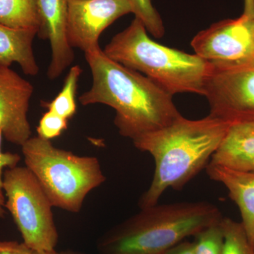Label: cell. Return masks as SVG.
I'll return each instance as SVG.
<instances>
[{
  "label": "cell",
  "mask_w": 254,
  "mask_h": 254,
  "mask_svg": "<svg viewBox=\"0 0 254 254\" xmlns=\"http://www.w3.org/2000/svg\"><path fill=\"white\" fill-rule=\"evenodd\" d=\"M93 85L79 97L82 105L103 104L116 115L120 135L132 141L168 126L181 116L170 95L155 82L110 59L100 48L85 53Z\"/></svg>",
  "instance_id": "6da1fadb"
},
{
  "label": "cell",
  "mask_w": 254,
  "mask_h": 254,
  "mask_svg": "<svg viewBox=\"0 0 254 254\" xmlns=\"http://www.w3.org/2000/svg\"><path fill=\"white\" fill-rule=\"evenodd\" d=\"M231 125L211 115L197 120L181 115L168 126L133 139L137 149L150 153L155 164L151 184L138 201L140 208L156 205L169 188L182 190L208 165Z\"/></svg>",
  "instance_id": "7a4b0ae2"
},
{
  "label": "cell",
  "mask_w": 254,
  "mask_h": 254,
  "mask_svg": "<svg viewBox=\"0 0 254 254\" xmlns=\"http://www.w3.org/2000/svg\"><path fill=\"white\" fill-rule=\"evenodd\" d=\"M208 202H179L141 208L105 234L100 254H160L222 220Z\"/></svg>",
  "instance_id": "3957f363"
},
{
  "label": "cell",
  "mask_w": 254,
  "mask_h": 254,
  "mask_svg": "<svg viewBox=\"0 0 254 254\" xmlns=\"http://www.w3.org/2000/svg\"><path fill=\"white\" fill-rule=\"evenodd\" d=\"M144 24L135 17L131 24L113 37L103 52L110 59L153 80L170 95L205 94L212 65L190 55L152 41Z\"/></svg>",
  "instance_id": "277c9868"
},
{
  "label": "cell",
  "mask_w": 254,
  "mask_h": 254,
  "mask_svg": "<svg viewBox=\"0 0 254 254\" xmlns=\"http://www.w3.org/2000/svg\"><path fill=\"white\" fill-rule=\"evenodd\" d=\"M21 150L26 168L53 206L62 210L80 212L87 195L106 180L98 158L60 149L38 136L25 142Z\"/></svg>",
  "instance_id": "5b68a950"
},
{
  "label": "cell",
  "mask_w": 254,
  "mask_h": 254,
  "mask_svg": "<svg viewBox=\"0 0 254 254\" xmlns=\"http://www.w3.org/2000/svg\"><path fill=\"white\" fill-rule=\"evenodd\" d=\"M5 209L11 214L23 242L35 252H51L58 245V232L53 205L29 169L14 167L3 174Z\"/></svg>",
  "instance_id": "8992f818"
},
{
  "label": "cell",
  "mask_w": 254,
  "mask_h": 254,
  "mask_svg": "<svg viewBox=\"0 0 254 254\" xmlns=\"http://www.w3.org/2000/svg\"><path fill=\"white\" fill-rule=\"evenodd\" d=\"M195 55L215 68L254 65V26L245 15L213 23L191 41Z\"/></svg>",
  "instance_id": "52a82bcc"
},
{
  "label": "cell",
  "mask_w": 254,
  "mask_h": 254,
  "mask_svg": "<svg viewBox=\"0 0 254 254\" xmlns=\"http://www.w3.org/2000/svg\"><path fill=\"white\" fill-rule=\"evenodd\" d=\"M204 96L210 105V115L231 125L254 121V65L212 66Z\"/></svg>",
  "instance_id": "ba28073f"
},
{
  "label": "cell",
  "mask_w": 254,
  "mask_h": 254,
  "mask_svg": "<svg viewBox=\"0 0 254 254\" xmlns=\"http://www.w3.org/2000/svg\"><path fill=\"white\" fill-rule=\"evenodd\" d=\"M128 13H132L130 0H68V44L84 53L100 48L102 33Z\"/></svg>",
  "instance_id": "9c48e42d"
},
{
  "label": "cell",
  "mask_w": 254,
  "mask_h": 254,
  "mask_svg": "<svg viewBox=\"0 0 254 254\" xmlns=\"http://www.w3.org/2000/svg\"><path fill=\"white\" fill-rule=\"evenodd\" d=\"M33 85L8 66L0 65V128L9 143L21 146L31 138L28 119Z\"/></svg>",
  "instance_id": "30bf717a"
},
{
  "label": "cell",
  "mask_w": 254,
  "mask_h": 254,
  "mask_svg": "<svg viewBox=\"0 0 254 254\" xmlns=\"http://www.w3.org/2000/svg\"><path fill=\"white\" fill-rule=\"evenodd\" d=\"M40 27L38 36L49 40L52 50L48 67L50 79L59 77L74 60L73 48L66 37L68 0H37Z\"/></svg>",
  "instance_id": "8fae6325"
},
{
  "label": "cell",
  "mask_w": 254,
  "mask_h": 254,
  "mask_svg": "<svg viewBox=\"0 0 254 254\" xmlns=\"http://www.w3.org/2000/svg\"><path fill=\"white\" fill-rule=\"evenodd\" d=\"M206 171L211 180L225 187L230 198L238 206L241 223L254 249V173L227 168L211 162L207 165Z\"/></svg>",
  "instance_id": "7c38bea8"
},
{
  "label": "cell",
  "mask_w": 254,
  "mask_h": 254,
  "mask_svg": "<svg viewBox=\"0 0 254 254\" xmlns=\"http://www.w3.org/2000/svg\"><path fill=\"white\" fill-rule=\"evenodd\" d=\"M210 162L254 173V121L232 125Z\"/></svg>",
  "instance_id": "4fadbf2b"
},
{
  "label": "cell",
  "mask_w": 254,
  "mask_h": 254,
  "mask_svg": "<svg viewBox=\"0 0 254 254\" xmlns=\"http://www.w3.org/2000/svg\"><path fill=\"white\" fill-rule=\"evenodd\" d=\"M37 35V30L14 29L0 23V65L9 67L17 63L25 74H38L39 66L33 49Z\"/></svg>",
  "instance_id": "5bb4252c"
},
{
  "label": "cell",
  "mask_w": 254,
  "mask_h": 254,
  "mask_svg": "<svg viewBox=\"0 0 254 254\" xmlns=\"http://www.w3.org/2000/svg\"><path fill=\"white\" fill-rule=\"evenodd\" d=\"M0 23L14 29L40 27L37 0H0Z\"/></svg>",
  "instance_id": "9a60e30c"
},
{
  "label": "cell",
  "mask_w": 254,
  "mask_h": 254,
  "mask_svg": "<svg viewBox=\"0 0 254 254\" xmlns=\"http://www.w3.org/2000/svg\"><path fill=\"white\" fill-rule=\"evenodd\" d=\"M81 68L75 65L70 68L62 91L51 102H43V106L62 118L69 120L76 111V92Z\"/></svg>",
  "instance_id": "2e32d148"
},
{
  "label": "cell",
  "mask_w": 254,
  "mask_h": 254,
  "mask_svg": "<svg viewBox=\"0 0 254 254\" xmlns=\"http://www.w3.org/2000/svg\"><path fill=\"white\" fill-rule=\"evenodd\" d=\"M221 224L224 236L222 254H254V247L241 222L223 218Z\"/></svg>",
  "instance_id": "e0dca14e"
},
{
  "label": "cell",
  "mask_w": 254,
  "mask_h": 254,
  "mask_svg": "<svg viewBox=\"0 0 254 254\" xmlns=\"http://www.w3.org/2000/svg\"><path fill=\"white\" fill-rule=\"evenodd\" d=\"M132 13L135 17L141 20L145 29L155 38H162L165 35L163 20L158 11L153 6L151 0H130Z\"/></svg>",
  "instance_id": "ac0fdd59"
},
{
  "label": "cell",
  "mask_w": 254,
  "mask_h": 254,
  "mask_svg": "<svg viewBox=\"0 0 254 254\" xmlns=\"http://www.w3.org/2000/svg\"><path fill=\"white\" fill-rule=\"evenodd\" d=\"M221 221L213 224L195 235V242H193L195 254H222L224 236Z\"/></svg>",
  "instance_id": "d6986e66"
},
{
  "label": "cell",
  "mask_w": 254,
  "mask_h": 254,
  "mask_svg": "<svg viewBox=\"0 0 254 254\" xmlns=\"http://www.w3.org/2000/svg\"><path fill=\"white\" fill-rule=\"evenodd\" d=\"M67 127L68 120L48 110L40 120L37 132L38 136L50 141L60 136Z\"/></svg>",
  "instance_id": "ffe728a7"
},
{
  "label": "cell",
  "mask_w": 254,
  "mask_h": 254,
  "mask_svg": "<svg viewBox=\"0 0 254 254\" xmlns=\"http://www.w3.org/2000/svg\"><path fill=\"white\" fill-rule=\"evenodd\" d=\"M2 138V132L0 128V218H4L6 214V209H5L6 197H5L4 187H3V170L17 166L18 163L21 160V157L16 153L2 152L1 150Z\"/></svg>",
  "instance_id": "44dd1931"
},
{
  "label": "cell",
  "mask_w": 254,
  "mask_h": 254,
  "mask_svg": "<svg viewBox=\"0 0 254 254\" xmlns=\"http://www.w3.org/2000/svg\"><path fill=\"white\" fill-rule=\"evenodd\" d=\"M0 254H35V251L23 242L3 241L0 242Z\"/></svg>",
  "instance_id": "7402d4cb"
},
{
  "label": "cell",
  "mask_w": 254,
  "mask_h": 254,
  "mask_svg": "<svg viewBox=\"0 0 254 254\" xmlns=\"http://www.w3.org/2000/svg\"><path fill=\"white\" fill-rule=\"evenodd\" d=\"M160 254H195L193 242H182Z\"/></svg>",
  "instance_id": "603a6c76"
},
{
  "label": "cell",
  "mask_w": 254,
  "mask_h": 254,
  "mask_svg": "<svg viewBox=\"0 0 254 254\" xmlns=\"http://www.w3.org/2000/svg\"><path fill=\"white\" fill-rule=\"evenodd\" d=\"M245 7H244V15L247 17L252 18L254 14V0H244Z\"/></svg>",
  "instance_id": "cb8c5ba5"
},
{
  "label": "cell",
  "mask_w": 254,
  "mask_h": 254,
  "mask_svg": "<svg viewBox=\"0 0 254 254\" xmlns=\"http://www.w3.org/2000/svg\"><path fill=\"white\" fill-rule=\"evenodd\" d=\"M35 254H82L78 252H71V251H65V252H57L56 250L51 252H35Z\"/></svg>",
  "instance_id": "d4e9b609"
},
{
  "label": "cell",
  "mask_w": 254,
  "mask_h": 254,
  "mask_svg": "<svg viewBox=\"0 0 254 254\" xmlns=\"http://www.w3.org/2000/svg\"><path fill=\"white\" fill-rule=\"evenodd\" d=\"M252 21H253L254 26V14L253 17H252Z\"/></svg>",
  "instance_id": "484cf974"
}]
</instances>
